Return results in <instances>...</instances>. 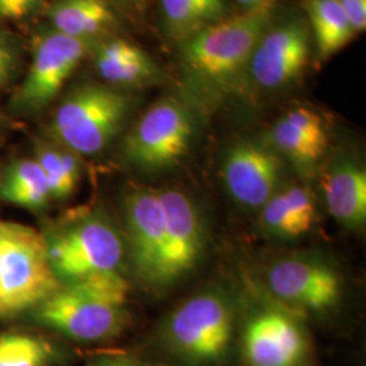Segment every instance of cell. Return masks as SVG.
I'll return each mask as SVG.
<instances>
[{"instance_id": "1", "label": "cell", "mask_w": 366, "mask_h": 366, "mask_svg": "<svg viewBox=\"0 0 366 366\" xmlns=\"http://www.w3.org/2000/svg\"><path fill=\"white\" fill-rule=\"evenodd\" d=\"M132 272L145 288L166 292L192 274L208 246L205 219L179 189L132 186L122 198Z\"/></svg>"}, {"instance_id": "2", "label": "cell", "mask_w": 366, "mask_h": 366, "mask_svg": "<svg viewBox=\"0 0 366 366\" xmlns=\"http://www.w3.org/2000/svg\"><path fill=\"white\" fill-rule=\"evenodd\" d=\"M129 284L121 272L61 284L30 316L39 326L81 343L118 337L128 325Z\"/></svg>"}, {"instance_id": "3", "label": "cell", "mask_w": 366, "mask_h": 366, "mask_svg": "<svg viewBox=\"0 0 366 366\" xmlns=\"http://www.w3.org/2000/svg\"><path fill=\"white\" fill-rule=\"evenodd\" d=\"M237 301L220 285L183 300L159 328V342L177 365L222 366L235 346Z\"/></svg>"}, {"instance_id": "4", "label": "cell", "mask_w": 366, "mask_h": 366, "mask_svg": "<svg viewBox=\"0 0 366 366\" xmlns=\"http://www.w3.org/2000/svg\"><path fill=\"white\" fill-rule=\"evenodd\" d=\"M274 1L217 21L186 39L183 63L197 79L216 87L232 86L249 68L251 56L269 29Z\"/></svg>"}, {"instance_id": "5", "label": "cell", "mask_w": 366, "mask_h": 366, "mask_svg": "<svg viewBox=\"0 0 366 366\" xmlns=\"http://www.w3.org/2000/svg\"><path fill=\"white\" fill-rule=\"evenodd\" d=\"M60 285L44 234L26 224L0 220V322L30 314Z\"/></svg>"}, {"instance_id": "6", "label": "cell", "mask_w": 366, "mask_h": 366, "mask_svg": "<svg viewBox=\"0 0 366 366\" xmlns=\"http://www.w3.org/2000/svg\"><path fill=\"white\" fill-rule=\"evenodd\" d=\"M53 273L60 284L121 272L127 259L124 234L104 212L81 214L42 232Z\"/></svg>"}, {"instance_id": "7", "label": "cell", "mask_w": 366, "mask_h": 366, "mask_svg": "<svg viewBox=\"0 0 366 366\" xmlns=\"http://www.w3.org/2000/svg\"><path fill=\"white\" fill-rule=\"evenodd\" d=\"M131 112L125 92L101 84H84L66 95L51 122L57 144L79 157L101 154L122 129Z\"/></svg>"}, {"instance_id": "8", "label": "cell", "mask_w": 366, "mask_h": 366, "mask_svg": "<svg viewBox=\"0 0 366 366\" xmlns=\"http://www.w3.org/2000/svg\"><path fill=\"white\" fill-rule=\"evenodd\" d=\"M240 343L246 366L312 365V343L300 312L267 293L247 302Z\"/></svg>"}, {"instance_id": "9", "label": "cell", "mask_w": 366, "mask_h": 366, "mask_svg": "<svg viewBox=\"0 0 366 366\" xmlns=\"http://www.w3.org/2000/svg\"><path fill=\"white\" fill-rule=\"evenodd\" d=\"M196 134V119L177 98H163L136 122L122 145L125 160L147 172L167 170L189 154Z\"/></svg>"}, {"instance_id": "10", "label": "cell", "mask_w": 366, "mask_h": 366, "mask_svg": "<svg viewBox=\"0 0 366 366\" xmlns=\"http://www.w3.org/2000/svg\"><path fill=\"white\" fill-rule=\"evenodd\" d=\"M266 293L297 312H327L343 296V280L331 263L293 255L273 262L266 272Z\"/></svg>"}, {"instance_id": "11", "label": "cell", "mask_w": 366, "mask_h": 366, "mask_svg": "<svg viewBox=\"0 0 366 366\" xmlns=\"http://www.w3.org/2000/svg\"><path fill=\"white\" fill-rule=\"evenodd\" d=\"M89 42L59 31L41 37L26 78L15 94L14 106L24 113H36L49 105L84 59Z\"/></svg>"}, {"instance_id": "12", "label": "cell", "mask_w": 366, "mask_h": 366, "mask_svg": "<svg viewBox=\"0 0 366 366\" xmlns=\"http://www.w3.org/2000/svg\"><path fill=\"white\" fill-rule=\"evenodd\" d=\"M222 179L240 207L259 210L282 182L281 159L269 145L239 142L224 157Z\"/></svg>"}, {"instance_id": "13", "label": "cell", "mask_w": 366, "mask_h": 366, "mask_svg": "<svg viewBox=\"0 0 366 366\" xmlns=\"http://www.w3.org/2000/svg\"><path fill=\"white\" fill-rule=\"evenodd\" d=\"M310 31L300 21L267 29L257 44L249 72L264 90L281 89L300 76L310 59Z\"/></svg>"}, {"instance_id": "14", "label": "cell", "mask_w": 366, "mask_h": 366, "mask_svg": "<svg viewBox=\"0 0 366 366\" xmlns=\"http://www.w3.org/2000/svg\"><path fill=\"white\" fill-rule=\"evenodd\" d=\"M270 148L301 171L314 170L325 157L327 132L323 119L308 107H295L277 119L269 132Z\"/></svg>"}, {"instance_id": "15", "label": "cell", "mask_w": 366, "mask_h": 366, "mask_svg": "<svg viewBox=\"0 0 366 366\" xmlns=\"http://www.w3.org/2000/svg\"><path fill=\"white\" fill-rule=\"evenodd\" d=\"M258 213L263 234L281 240L299 239L316 222L314 194L304 184L281 182Z\"/></svg>"}, {"instance_id": "16", "label": "cell", "mask_w": 366, "mask_h": 366, "mask_svg": "<svg viewBox=\"0 0 366 366\" xmlns=\"http://www.w3.org/2000/svg\"><path fill=\"white\" fill-rule=\"evenodd\" d=\"M326 208L347 229H362L366 222V171L352 159L334 163L322 181Z\"/></svg>"}, {"instance_id": "17", "label": "cell", "mask_w": 366, "mask_h": 366, "mask_svg": "<svg viewBox=\"0 0 366 366\" xmlns=\"http://www.w3.org/2000/svg\"><path fill=\"white\" fill-rule=\"evenodd\" d=\"M48 16L54 31L87 41L114 24V14L105 0H56Z\"/></svg>"}, {"instance_id": "18", "label": "cell", "mask_w": 366, "mask_h": 366, "mask_svg": "<svg viewBox=\"0 0 366 366\" xmlns=\"http://www.w3.org/2000/svg\"><path fill=\"white\" fill-rule=\"evenodd\" d=\"M0 198L30 210L45 209L51 199V189L36 159H21L4 172L0 182Z\"/></svg>"}, {"instance_id": "19", "label": "cell", "mask_w": 366, "mask_h": 366, "mask_svg": "<svg viewBox=\"0 0 366 366\" xmlns=\"http://www.w3.org/2000/svg\"><path fill=\"white\" fill-rule=\"evenodd\" d=\"M63 349L44 335L27 331L0 332V366H59Z\"/></svg>"}, {"instance_id": "20", "label": "cell", "mask_w": 366, "mask_h": 366, "mask_svg": "<svg viewBox=\"0 0 366 366\" xmlns=\"http://www.w3.org/2000/svg\"><path fill=\"white\" fill-rule=\"evenodd\" d=\"M305 10L320 59H330L354 39L355 31L338 0H305Z\"/></svg>"}, {"instance_id": "21", "label": "cell", "mask_w": 366, "mask_h": 366, "mask_svg": "<svg viewBox=\"0 0 366 366\" xmlns=\"http://www.w3.org/2000/svg\"><path fill=\"white\" fill-rule=\"evenodd\" d=\"M167 30L175 39H189L224 14L222 0H160Z\"/></svg>"}, {"instance_id": "22", "label": "cell", "mask_w": 366, "mask_h": 366, "mask_svg": "<svg viewBox=\"0 0 366 366\" xmlns=\"http://www.w3.org/2000/svg\"><path fill=\"white\" fill-rule=\"evenodd\" d=\"M34 159L45 174L52 199L61 201L74 194L81 177L79 155L57 143L39 142Z\"/></svg>"}, {"instance_id": "23", "label": "cell", "mask_w": 366, "mask_h": 366, "mask_svg": "<svg viewBox=\"0 0 366 366\" xmlns=\"http://www.w3.org/2000/svg\"><path fill=\"white\" fill-rule=\"evenodd\" d=\"M94 63L101 78L106 80L109 84L136 86L155 80L157 76V64L148 54L134 60L118 61L95 57Z\"/></svg>"}, {"instance_id": "24", "label": "cell", "mask_w": 366, "mask_h": 366, "mask_svg": "<svg viewBox=\"0 0 366 366\" xmlns=\"http://www.w3.org/2000/svg\"><path fill=\"white\" fill-rule=\"evenodd\" d=\"M355 34L366 29V0H338Z\"/></svg>"}, {"instance_id": "25", "label": "cell", "mask_w": 366, "mask_h": 366, "mask_svg": "<svg viewBox=\"0 0 366 366\" xmlns=\"http://www.w3.org/2000/svg\"><path fill=\"white\" fill-rule=\"evenodd\" d=\"M39 0H0V16L7 19H21L31 13Z\"/></svg>"}, {"instance_id": "26", "label": "cell", "mask_w": 366, "mask_h": 366, "mask_svg": "<svg viewBox=\"0 0 366 366\" xmlns=\"http://www.w3.org/2000/svg\"><path fill=\"white\" fill-rule=\"evenodd\" d=\"M90 366H149L143 360L129 354H105L92 361Z\"/></svg>"}, {"instance_id": "27", "label": "cell", "mask_w": 366, "mask_h": 366, "mask_svg": "<svg viewBox=\"0 0 366 366\" xmlns=\"http://www.w3.org/2000/svg\"><path fill=\"white\" fill-rule=\"evenodd\" d=\"M14 53L10 45L0 37V87L4 86L13 74Z\"/></svg>"}, {"instance_id": "28", "label": "cell", "mask_w": 366, "mask_h": 366, "mask_svg": "<svg viewBox=\"0 0 366 366\" xmlns=\"http://www.w3.org/2000/svg\"><path fill=\"white\" fill-rule=\"evenodd\" d=\"M236 1L240 3V4L244 6V7H249V9H252V7L258 6V4H261L259 0H236Z\"/></svg>"}, {"instance_id": "29", "label": "cell", "mask_w": 366, "mask_h": 366, "mask_svg": "<svg viewBox=\"0 0 366 366\" xmlns=\"http://www.w3.org/2000/svg\"><path fill=\"white\" fill-rule=\"evenodd\" d=\"M261 3H266V1H274V0H259Z\"/></svg>"}, {"instance_id": "30", "label": "cell", "mask_w": 366, "mask_h": 366, "mask_svg": "<svg viewBox=\"0 0 366 366\" xmlns=\"http://www.w3.org/2000/svg\"><path fill=\"white\" fill-rule=\"evenodd\" d=\"M127 1H132V3H134V1H139V0H127Z\"/></svg>"}, {"instance_id": "31", "label": "cell", "mask_w": 366, "mask_h": 366, "mask_svg": "<svg viewBox=\"0 0 366 366\" xmlns=\"http://www.w3.org/2000/svg\"><path fill=\"white\" fill-rule=\"evenodd\" d=\"M0 129H1V128H0Z\"/></svg>"}]
</instances>
